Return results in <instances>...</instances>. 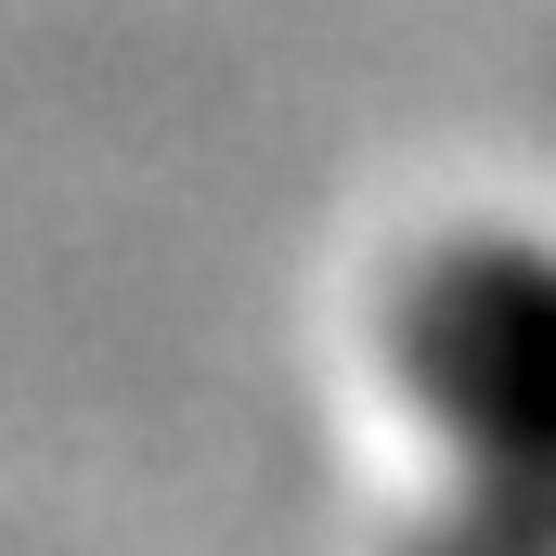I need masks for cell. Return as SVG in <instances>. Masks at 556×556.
I'll list each match as a JSON object with an SVG mask.
<instances>
[{
	"mask_svg": "<svg viewBox=\"0 0 556 556\" xmlns=\"http://www.w3.org/2000/svg\"><path fill=\"white\" fill-rule=\"evenodd\" d=\"M389 363L466 453V479L556 492V247L466 233L415 260L389 298Z\"/></svg>",
	"mask_w": 556,
	"mask_h": 556,
	"instance_id": "1",
	"label": "cell"
},
{
	"mask_svg": "<svg viewBox=\"0 0 556 556\" xmlns=\"http://www.w3.org/2000/svg\"><path fill=\"white\" fill-rule=\"evenodd\" d=\"M415 556H556V492L466 479V492H453V505L415 531Z\"/></svg>",
	"mask_w": 556,
	"mask_h": 556,
	"instance_id": "2",
	"label": "cell"
}]
</instances>
